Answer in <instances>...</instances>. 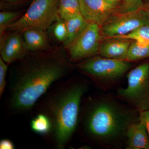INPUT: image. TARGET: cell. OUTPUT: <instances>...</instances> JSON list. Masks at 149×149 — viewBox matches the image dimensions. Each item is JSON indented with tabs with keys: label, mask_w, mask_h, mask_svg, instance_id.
<instances>
[{
	"label": "cell",
	"mask_w": 149,
	"mask_h": 149,
	"mask_svg": "<svg viewBox=\"0 0 149 149\" xmlns=\"http://www.w3.org/2000/svg\"><path fill=\"white\" fill-rule=\"evenodd\" d=\"M33 52L21 60L10 84V104L15 111L31 109L56 81L65 76L69 63L61 51Z\"/></svg>",
	"instance_id": "1"
},
{
	"label": "cell",
	"mask_w": 149,
	"mask_h": 149,
	"mask_svg": "<svg viewBox=\"0 0 149 149\" xmlns=\"http://www.w3.org/2000/svg\"><path fill=\"white\" fill-rule=\"evenodd\" d=\"M139 112L111 96L100 95L90 99L84 110L83 131L94 144L118 149L125 144L128 126L139 121Z\"/></svg>",
	"instance_id": "2"
},
{
	"label": "cell",
	"mask_w": 149,
	"mask_h": 149,
	"mask_svg": "<svg viewBox=\"0 0 149 149\" xmlns=\"http://www.w3.org/2000/svg\"><path fill=\"white\" fill-rule=\"evenodd\" d=\"M88 88L85 83L70 81L48 101L45 114L52 122V131L58 149L65 148L77 129L81 100Z\"/></svg>",
	"instance_id": "3"
},
{
	"label": "cell",
	"mask_w": 149,
	"mask_h": 149,
	"mask_svg": "<svg viewBox=\"0 0 149 149\" xmlns=\"http://www.w3.org/2000/svg\"><path fill=\"white\" fill-rule=\"evenodd\" d=\"M132 66L131 62L101 56L92 57L77 65L81 72L90 76L96 84L104 90L116 86Z\"/></svg>",
	"instance_id": "4"
},
{
	"label": "cell",
	"mask_w": 149,
	"mask_h": 149,
	"mask_svg": "<svg viewBox=\"0 0 149 149\" xmlns=\"http://www.w3.org/2000/svg\"><path fill=\"white\" fill-rule=\"evenodd\" d=\"M59 0H34L25 13L6 31L21 32L30 29L46 31L58 18Z\"/></svg>",
	"instance_id": "5"
},
{
	"label": "cell",
	"mask_w": 149,
	"mask_h": 149,
	"mask_svg": "<svg viewBox=\"0 0 149 149\" xmlns=\"http://www.w3.org/2000/svg\"><path fill=\"white\" fill-rule=\"evenodd\" d=\"M127 86L117 90L118 100L141 112L149 109V63L131 70L127 75Z\"/></svg>",
	"instance_id": "6"
},
{
	"label": "cell",
	"mask_w": 149,
	"mask_h": 149,
	"mask_svg": "<svg viewBox=\"0 0 149 149\" xmlns=\"http://www.w3.org/2000/svg\"><path fill=\"white\" fill-rule=\"evenodd\" d=\"M149 25V18L146 10L128 13L113 14L101 27L103 38H108L128 35L144 25Z\"/></svg>",
	"instance_id": "7"
},
{
	"label": "cell",
	"mask_w": 149,
	"mask_h": 149,
	"mask_svg": "<svg viewBox=\"0 0 149 149\" xmlns=\"http://www.w3.org/2000/svg\"><path fill=\"white\" fill-rule=\"evenodd\" d=\"M103 38L100 26L90 22L80 36L65 48L72 61L90 58L99 54Z\"/></svg>",
	"instance_id": "8"
},
{
	"label": "cell",
	"mask_w": 149,
	"mask_h": 149,
	"mask_svg": "<svg viewBox=\"0 0 149 149\" xmlns=\"http://www.w3.org/2000/svg\"><path fill=\"white\" fill-rule=\"evenodd\" d=\"M22 33L10 32L0 37L1 58L8 65L24 58L29 52Z\"/></svg>",
	"instance_id": "9"
},
{
	"label": "cell",
	"mask_w": 149,
	"mask_h": 149,
	"mask_svg": "<svg viewBox=\"0 0 149 149\" xmlns=\"http://www.w3.org/2000/svg\"><path fill=\"white\" fill-rule=\"evenodd\" d=\"M81 14L88 22L101 27L110 16L118 11L119 7L105 0H79Z\"/></svg>",
	"instance_id": "10"
},
{
	"label": "cell",
	"mask_w": 149,
	"mask_h": 149,
	"mask_svg": "<svg viewBox=\"0 0 149 149\" xmlns=\"http://www.w3.org/2000/svg\"><path fill=\"white\" fill-rule=\"evenodd\" d=\"M132 40L119 37L106 38L101 44L99 54L103 57L126 60Z\"/></svg>",
	"instance_id": "11"
},
{
	"label": "cell",
	"mask_w": 149,
	"mask_h": 149,
	"mask_svg": "<svg viewBox=\"0 0 149 149\" xmlns=\"http://www.w3.org/2000/svg\"><path fill=\"white\" fill-rule=\"evenodd\" d=\"M124 145L126 149H149V136L143 123L139 121L128 126Z\"/></svg>",
	"instance_id": "12"
},
{
	"label": "cell",
	"mask_w": 149,
	"mask_h": 149,
	"mask_svg": "<svg viewBox=\"0 0 149 149\" xmlns=\"http://www.w3.org/2000/svg\"><path fill=\"white\" fill-rule=\"evenodd\" d=\"M22 33L29 52H40L48 49L49 41L46 31L30 29Z\"/></svg>",
	"instance_id": "13"
},
{
	"label": "cell",
	"mask_w": 149,
	"mask_h": 149,
	"mask_svg": "<svg viewBox=\"0 0 149 149\" xmlns=\"http://www.w3.org/2000/svg\"><path fill=\"white\" fill-rule=\"evenodd\" d=\"M65 21L67 32L66 40L63 43L64 47L65 48L80 36L90 22L86 20L82 15L65 20Z\"/></svg>",
	"instance_id": "14"
},
{
	"label": "cell",
	"mask_w": 149,
	"mask_h": 149,
	"mask_svg": "<svg viewBox=\"0 0 149 149\" xmlns=\"http://www.w3.org/2000/svg\"><path fill=\"white\" fill-rule=\"evenodd\" d=\"M58 16L65 20L81 14L79 0H59Z\"/></svg>",
	"instance_id": "15"
},
{
	"label": "cell",
	"mask_w": 149,
	"mask_h": 149,
	"mask_svg": "<svg viewBox=\"0 0 149 149\" xmlns=\"http://www.w3.org/2000/svg\"><path fill=\"white\" fill-rule=\"evenodd\" d=\"M148 58H149V45H145L136 40H132L128 49L126 61L132 62Z\"/></svg>",
	"instance_id": "16"
},
{
	"label": "cell",
	"mask_w": 149,
	"mask_h": 149,
	"mask_svg": "<svg viewBox=\"0 0 149 149\" xmlns=\"http://www.w3.org/2000/svg\"><path fill=\"white\" fill-rule=\"evenodd\" d=\"M30 125L32 131L40 135L48 134L52 128L49 117L45 113L37 115L31 121Z\"/></svg>",
	"instance_id": "17"
},
{
	"label": "cell",
	"mask_w": 149,
	"mask_h": 149,
	"mask_svg": "<svg viewBox=\"0 0 149 149\" xmlns=\"http://www.w3.org/2000/svg\"><path fill=\"white\" fill-rule=\"evenodd\" d=\"M114 37L136 40L145 45H149V25H144L128 35Z\"/></svg>",
	"instance_id": "18"
},
{
	"label": "cell",
	"mask_w": 149,
	"mask_h": 149,
	"mask_svg": "<svg viewBox=\"0 0 149 149\" xmlns=\"http://www.w3.org/2000/svg\"><path fill=\"white\" fill-rule=\"evenodd\" d=\"M21 13L20 12L2 11L0 13V37L2 36L10 24L16 21Z\"/></svg>",
	"instance_id": "19"
},
{
	"label": "cell",
	"mask_w": 149,
	"mask_h": 149,
	"mask_svg": "<svg viewBox=\"0 0 149 149\" xmlns=\"http://www.w3.org/2000/svg\"><path fill=\"white\" fill-rule=\"evenodd\" d=\"M144 8L142 0H123L117 13H128Z\"/></svg>",
	"instance_id": "20"
},
{
	"label": "cell",
	"mask_w": 149,
	"mask_h": 149,
	"mask_svg": "<svg viewBox=\"0 0 149 149\" xmlns=\"http://www.w3.org/2000/svg\"><path fill=\"white\" fill-rule=\"evenodd\" d=\"M55 22L53 28L54 35L57 40L63 43L66 40L67 33L65 21L59 17Z\"/></svg>",
	"instance_id": "21"
},
{
	"label": "cell",
	"mask_w": 149,
	"mask_h": 149,
	"mask_svg": "<svg viewBox=\"0 0 149 149\" xmlns=\"http://www.w3.org/2000/svg\"><path fill=\"white\" fill-rule=\"evenodd\" d=\"M8 68V65L0 57V97H1L6 85V76Z\"/></svg>",
	"instance_id": "22"
},
{
	"label": "cell",
	"mask_w": 149,
	"mask_h": 149,
	"mask_svg": "<svg viewBox=\"0 0 149 149\" xmlns=\"http://www.w3.org/2000/svg\"><path fill=\"white\" fill-rule=\"evenodd\" d=\"M139 121L143 123L149 136V109L139 112Z\"/></svg>",
	"instance_id": "23"
},
{
	"label": "cell",
	"mask_w": 149,
	"mask_h": 149,
	"mask_svg": "<svg viewBox=\"0 0 149 149\" xmlns=\"http://www.w3.org/2000/svg\"><path fill=\"white\" fill-rule=\"evenodd\" d=\"M15 148L12 141L9 139H4L0 141V149H14Z\"/></svg>",
	"instance_id": "24"
},
{
	"label": "cell",
	"mask_w": 149,
	"mask_h": 149,
	"mask_svg": "<svg viewBox=\"0 0 149 149\" xmlns=\"http://www.w3.org/2000/svg\"><path fill=\"white\" fill-rule=\"evenodd\" d=\"M105 1L110 4L118 7L119 8L121 6L123 1V0H105Z\"/></svg>",
	"instance_id": "25"
},
{
	"label": "cell",
	"mask_w": 149,
	"mask_h": 149,
	"mask_svg": "<svg viewBox=\"0 0 149 149\" xmlns=\"http://www.w3.org/2000/svg\"><path fill=\"white\" fill-rule=\"evenodd\" d=\"M146 13L147 15H148V17L149 18V3L148 4V8H147V9L146 10Z\"/></svg>",
	"instance_id": "26"
},
{
	"label": "cell",
	"mask_w": 149,
	"mask_h": 149,
	"mask_svg": "<svg viewBox=\"0 0 149 149\" xmlns=\"http://www.w3.org/2000/svg\"><path fill=\"white\" fill-rule=\"evenodd\" d=\"M2 1L4 2H12L18 0H2Z\"/></svg>",
	"instance_id": "27"
}]
</instances>
